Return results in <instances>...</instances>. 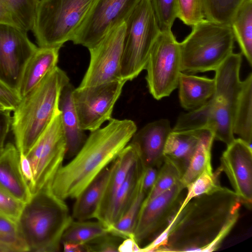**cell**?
<instances>
[{
	"label": "cell",
	"mask_w": 252,
	"mask_h": 252,
	"mask_svg": "<svg viewBox=\"0 0 252 252\" xmlns=\"http://www.w3.org/2000/svg\"><path fill=\"white\" fill-rule=\"evenodd\" d=\"M136 130L132 120L112 118L104 126L91 131L79 151L62 166L48 188L63 200L75 199L115 160Z\"/></svg>",
	"instance_id": "cell-2"
},
{
	"label": "cell",
	"mask_w": 252,
	"mask_h": 252,
	"mask_svg": "<svg viewBox=\"0 0 252 252\" xmlns=\"http://www.w3.org/2000/svg\"><path fill=\"white\" fill-rule=\"evenodd\" d=\"M12 13L20 27L28 32L32 31L39 0H0Z\"/></svg>",
	"instance_id": "cell-34"
},
{
	"label": "cell",
	"mask_w": 252,
	"mask_h": 252,
	"mask_svg": "<svg viewBox=\"0 0 252 252\" xmlns=\"http://www.w3.org/2000/svg\"><path fill=\"white\" fill-rule=\"evenodd\" d=\"M121 65L122 80L131 81L145 69L152 48L159 35L151 0H141L126 20Z\"/></svg>",
	"instance_id": "cell-8"
},
{
	"label": "cell",
	"mask_w": 252,
	"mask_h": 252,
	"mask_svg": "<svg viewBox=\"0 0 252 252\" xmlns=\"http://www.w3.org/2000/svg\"><path fill=\"white\" fill-rule=\"evenodd\" d=\"M172 130L170 122L164 119L150 123L136 130L129 143L137 149L144 168H160L164 160L165 144Z\"/></svg>",
	"instance_id": "cell-17"
},
{
	"label": "cell",
	"mask_w": 252,
	"mask_h": 252,
	"mask_svg": "<svg viewBox=\"0 0 252 252\" xmlns=\"http://www.w3.org/2000/svg\"><path fill=\"white\" fill-rule=\"evenodd\" d=\"M233 132L249 145L252 142V74L241 82L233 123Z\"/></svg>",
	"instance_id": "cell-25"
},
{
	"label": "cell",
	"mask_w": 252,
	"mask_h": 252,
	"mask_svg": "<svg viewBox=\"0 0 252 252\" xmlns=\"http://www.w3.org/2000/svg\"><path fill=\"white\" fill-rule=\"evenodd\" d=\"M230 26L235 39L250 66L252 65V0H245Z\"/></svg>",
	"instance_id": "cell-27"
},
{
	"label": "cell",
	"mask_w": 252,
	"mask_h": 252,
	"mask_svg": "<svg viewBox=\"0 0 252 252\" xmlns=\"http://www.w3.org/2000/svg\"><path fill=\"white\" fill-rule=\"evenodd\" d=\"M159 168L150 166L144 168L141 178V185L144 192L147 194L156 181Z\"/></svg>",
	"instance_id": "cell-41"
},
{
	"label": "cell",
	"mask_w": 252,
	"mask_h": 252,
	"mask_svg": "<svg viewBox=\"0 0 252 252\" xmlns=\"http://www.w3.org/2000/svg\"><path fill=\"white\" fill-rule=\"evenodd\" d=\"M178 87L181 106L186 110H193L204 105L214 94L215 79L198 76L181 72Z\"/></svg>",
	"instance_id": "cell-24"
},
{
	"label": "cell",
	"mask_w": 252,
	"mask_h": 252,
	"mask_svg": "<svg viewBox=\"0 0 252 252\" xmlns=\"http://www.w3.org/2000/svg\"><path fill=\"white\" fill-rule=\"evenodd\" d=\"M227 175L242 204L251 209L252 203V146L239 138L229 145L220 158L218 168Z\"/></svg>",
	"instance_id": "cell-16"
},
{
	"label": "cell",
	"mask_w": 252,
	"mask_h": 252,
	"mask_svg": "<svg viewBox=\"0 0 252 252\" xmlns=\"http://www.w3.org/2000/svg\"><path fill=\"white\" fill-rule=\"evenodd\" d=\"M66 143L58 108L50 123L25 156L30 165L32 195L46 188L65 158Z\"/></svg>",
	"instance_id": "cell-9"
},
{
	"label": "cell",
	"mask_w": 252,
	"mask_h": 252,
	"mask_svg": "<svg viewBox=\"0 0 252 252\" xmlns=\"http://www.w3.org/2000/svg\"><path fill=\"white\" fill-rule=\"evenodd\" d=\"M118 252H140L141 248L133 238L125 239L118 247Z\"/></svg>",
	"instance_id": "cell-43"
},
{
	"label": "cell",
	"mask_w": 252,
	"mask_h": 252,
	"mask_svg": "<svg viewBox=\"0 0 252 252\" xmlns=\"http://www.w3.org/2000/svg\"><path fill=\"white\" fill-rule=\"evenodd\" d=\"M214 139L213 132L207 129L201 137L189 166L180 180L181 183L185 188L204 171L213 170L211 159Z\"/></svg>",
	"instance_id": "cell-28"
},
{
	"label": "cell",
	"mask_w": 252,
	"mask_h": 252,
	"mask_svg": "<svg viewBox=\"0 0 252 252\" xmlns=\"http://www.w3.org/2000/svg\"><path fill=\"white\" fill-rule=\"evenodd\" d=\"M21 100L18 92L0 79V105L5 110L13 111Z\"/></svg>",
	"instance_id": "cell-40"
},
{
	"label": "cell",
	"mask_w": 252,
	"mask_h": 252,
	"mask_svg": "<svg viewBox=\"0 0 252 252\" xmlns=\"http://www.w3.org/2000/svg\"><path fill=\"white\" fill-rule=\"evenodd\" d=\"M11 111L0 110V149L4 146L6 137L11 128Z\"/></svg>",
	"instance_id": "cell-42"
},
{
	"label": "cell",
	"mask_w": 252,
	"mask_h": 252,
	"mask_svg": "<svg viewBox=\"0 0 252 252\" xmlns=\"http://www.w3.org/2000/svg\"><path fill=\"white\" fill-rule=\"evenodd\" d=\"M221 172L217 169L204 171L194 181L187 187V193L180 209L182 208L191 199L209 193L219 188L220 176Z\"/></svg>",
	"instance_id": "cell-35"
},
{
	"label": "cell",
	"mask_w": 252,
	"mask_h": 252,
	"mask_svg": "<svg viewBox=\"0 0 252 252\" xmlns=\"http://www.w3.org/2000/svg\"><path fill=\"white\" fill-rule=\"evenodd\" d=\"M24 204L0 187V216L17 221Z\"/></svg>",
	"instance_id": "cell-38"
},
{
	"label": "cell",
	"mask_w": 252,
	"mask_h": 252,
	"mask_svg": "<svg viewBox=\"0 0 252 252\" xmlns=\"http://www.w3.org/2000/svg\"><path fill=\"white\" fill-rule=\"evenodd\" d=\"M0 23L13 24L21 27L12 13L2 4L0 1Z\"/></svg>",
	"instance_id": "cell-44"
},
{
	"label": "cell",
	"mask_w": 252,
	"mask_h": 252,
	"mask_svg": "<svg viewBox=\"0 0 252 252\" xmlns=\"http://www.w3.org/2000/svg\"><path fill=\"white\" fill-rule=\"evenodd\" d=\"M141 0H94L72 41L88 49L127 19Z\"/></svg>",
	"instance_id": "cell-14"
},
{
	"label": "cell",
	"mask_w": 252,
	"mask_h": 252,
	"mask_svg": "<svg viewBox=\"0 0 252 252\" xmlns=\"http://www.w3.org/2000/svg\"><path fill=\"white\" fill-rule=\"evenodd\" d=\"M0 252H29L17 221L0 216Z\"/></svg>",
	"instance_id": "cell-32"
},
{
	"label": "cell",
	"mask_w": 252,
	"mask_h": 252,
	"mask_svg": "<svg viewBox=\"0 0 252 252\" xmlns=\"http://www.w3.org/2000/svg\"><path fill=\"white\" fill-rule=\"evenodd\" d=\"M112 170V164L106 167L75 198L72 217L76 220L95 218Z\"/></svg>",
	"instance_id": "cell-23"
},
{
	"label": "cell",
	"mask_w": 252,
	"mask_h": 252,
	"mask_svg": "<svg viewBox=\"0 0 252 252\" xmlns=\"http://www.w3.org/2000/svg\"><path fill=\"white\" fill-rule=\"evenodd\" d=\"M122 238L109 233L85 244L86 252H118Z\"/></svg>",
	"instance_id": "cell-39"
},
{
	"label": "cell",
	"mask_w": 252,
	"mask_h": 252,
	"mask_svg": "<svg viewBox=\"0 0 252 252\" xmlns=\"http://www.w3.org/2000/svg\"><path fill=\"white\" fill-rule=\"evenodd\" d=\"M207 129L172 130L169 134L164 147L163 157L174 163L183 176Z\"/></svg>",
	"instance_id": "cell-21"
},
{
	"label": "cell",
	"mask_w": 252,
	"mask_h": 252,
	"mask_svg": "<svg viewBox=\"0 0 252 252\" xmlns=\"http://www.w3.org/2000/svg\"><path fill=\"white\" fill-rule=\"evenodd\" d=\"M160 31L171 30L178 18L177 0H151Z\"/></svg>",
	"instance_id": "cell-36"
},
{
	"label": "cell",
	"mask_w": 252,
	"mask_h": 252,
	"mask_svg": "<svg viewBox=\"0 0 252 252\" xmlns=\"http://www.w3.org/2000/svg\"><path fill=\"white\" fill-rule=\"evenodd\" d=\"M241 53L233 52L215 71V91L204 105L189 113L188 119L194 128H206L214 139L226 145L235 139L233 123L241 88L240 70Z\"/></svg>",
	"instance_id": "cell-4"
},
{
	"label": "cell",
	"mask_w": 252,
	"mask_h": 252,
	"mask_svg": "<svg viewBox=\"0 0 252 252\" xmlns=\"http://www.w3.org/2000/svg\"><path fill=\"white\" fill-rule=\"evenodd\" d=\"M74 88L70 82L63 88L58 104L66 143V158H72L77 153L87 137L81 126L74 105L72 96Z\"/></svg>",
	"instance_id": "cell-20"
},
{
	"label": "cell",
	"mask_w": 252,
	"mask_h": 252,
	"mask_svg": "<svg viewBox=\"0 0 252 252\" xmlns=\"http://www.w3.org/2000/svg\"><path fill=\"white\" fill-rule=\"evenodd\" d=\"M182 176L177 165L170 160L164 158L155 184L144 202L149 201L170 189L180 181Z\"/></svg>",
	"instance_id": "cell-33"
},
{
	"label": "cell",
	"mask_w": 252,
	"mask_h": 252,
	"mask_svg": "<svg viewBox=\"0 0 252 252\" xmlns=\"http://www.w3.org/2000/svg\"><path fill=\"white\" fill-rule=\"evenodd\" d=\"M126 30L125 21L112 29L95 45L88 49L90 63L79 87L122 80L120 72Z\"/></svg>",
	"instance_id": "cell-13"
},
{
	"label": "cell",
	"mask_w": 252,
	"mask_h": 252,
	"mask_svg": "<svg viewBox=\"0 0 252 252\" xmlns=\"http://www.w3.org/2000/svg\"><path fill=\"white\" fill-rule=\"evenodd\" d=\"M60 48L38 47L24 68L18 93L22 98L57 66Z\"/></svg>",
	"instance_id": "cell-22"
},
{
	"label": "cell",
	"mask_w": 252,
	"mask_h": 252,
	"mask_svg": "<svg viewBox=\"0 0 252 252\" xmlns=\"http://www.w3.org/2000/svg\"><path fill=\"white\" fill-rule=\"evenodd\" d=\"M245 0H203L204 18L230 25L236 11Z\"/></svg>",
	"instance_id": "cell-31"
},
{
	"label": "cell",
	"mask_w": 252,
	"mask_h": 252,
	"mask_svg": "<svg viewBox=\"0 0 252 252\" xmlns=\"http://www.w3.org/2000/svg\"><path fill=\"white\" fill-rule=\"evenodd\" d=\"M126 82L120 80L73 89L72 99L84 130H95L112 118L114 106Z\"/></svg>",
	"instance_id": "cell-12"
},
{
	"label": "cell",
	"mask_w": 252,
	"mask_h": 252,
	"mask_svg": "<svg viewBox=\"0 0 252 252\" xmlns=\"http://www.w3.org/2000/svg\"><path fill=\"white\" fill-rule=\"evenodd\" d=\"M94 0H39L32 31L39 47L71 41Z\"/></svg>",
	"instance_id": "cell-7"
},
{
	"label": "cell",
	"mask_w": 252,
	"mask_h": 252,
	"mask_svg": "<svg viewBox=\"0 0 252 252\" xmlns=\"http://www.w3.org/2000/svg\"><path fill=\"white\" fill-rule=\"evenodd\" d=\"M178 18L183 23L192 27L204 18L203 0H177Z\"/></svg>",
	"instance_id": "cell-37"
},
{
	"label": "cell",
	"mask_w": 252,
	"mask_h": 252,
	"mask_svg": "<svg viewBox=\"0 0 252 252\" xmlns=\"http://www.w3.org/2000/svg\"><path fill=\"white\" fill-rule=\"evenodd\" d=\"M146 196L142 189L140 179L136 194L130 206L123 216L108 228V232L123 239L133 238L140 210Z\"/></svg>",
	"instance_id": "cell-30"
},
{
	"label": "cell",
	"mask_w": 252,
	"mask_h": 252,
	"mask_svg": "<svg viewBox=\"0 0 252 252\" xmlns=\"http://www.w3.org/2000/svg\"><path fill=\"white\" fill-rule=\"evenodd\" d=\"M0 187L24 203L32 196L21 168L19 152L11 143L0 149Z\"/></svg>",
	"instance_id": "cell-19"
},
{
	"label": "cell",
	"mask_w": 252,
	"mask_h": 252,
	"mask_svg": "<svg viewBox=\"0 0 252 252\" xmlns=\"http://www.w3.org/2000/svg\"><path fill=\"white\" fill-rule=\"evenodd\" d=\"M242 204L232 190L218 189L191 199L164 231L142 252H212L236 224Z\"/></svg>",
	"instance_id": "cell-1"
},
{
	"label": "cell",
	"mask_w": 252,
	"mask_h": 252,
	"mask_svg": "<svg viewBox=\"0 0 252 252\" xmlns=\"http://www.w3.org/2000/svg\"><path fill=\"white\" fill-rule=\"evenodd\" d=\"M139 157L137 149L129 143L113 162L112 172L97 213L108 204L125 181L131 166Z\"/></svg>",
	"instance_id": "cell-26"
},
{
	"label": "cell",
	"mask_w": 252,
	"mask_h": 252,
	"mask_svg": "<svg viewBox=\"0 0 252 252\" xmlns=\"http://www.w3.org/2000/svg\"><path fill=\"white\" fill-rule=\"evenodd\" d=\"M73 220L64 200L46 188L24 203L17 223L29 252H54Z\"/></svg>",
	"instance_id": "cell-5"
},
{
	"label": "cell",
	"mask_w": 252,
	"mask_h": 252,
	"mask_svg": "<svg viewBox=\"0 0 252 252\" xmlns=\"http://www.w3.org/2000/svg\"><path fill=\"white\" fill-rule=\"evenodd\" d=\"M37 48L27 31L0 23V79L17 92L25 66Z\"/></svg>",
	"instance_id": "cell-15"
},
{
	"label": "cell",
	"mask_w": 252,
	"mask_h": 252,
	"mask_svg": "<svg viewBox=\"0 0 252 252\" xmlns=\"http://www.w3.org/2000/svg\"><path fill=\"white\" fill-rule=\"evenodd\" d=\"M63 245V251L65 252H86L85 245H80L74 243H64Z\"/></svg>",
	"instance_id": "cell-45"
},
{
	"label": "cell",
	"mask_w": 252,
	"mask_h": 252,
	"mask_svg": "<svg viewBox=\"0 0 252 252\" xmlns=\"http://www.w3.org/2000/svg\"><path fill=\"white\" fill-rule=\"evenodd\" d=\"M181 63L179 42L171 30L160 31L145 69L147 87L155 99L169 96L178 87Z\"/></svg>",
	"instance_id": "cell-10"
},
{
	"label": "cell",
	"mask_w": 252,
	"mask_h": 252,
	"mask_svg": "<svg viewBox=\"0 0 252 252\" xmlns=\"http://www.w3.org/2000/svg\"><path fill=\"white\" fill-rule=\"evenodd\" d=\"M144 168L139 157L108 204L96 214L95 218L107 229L115 223L128 208L136 194Z\"/></svg>",
	"instance_id": "cell-18"
},
{
	"label": "cell",
	"mask_w": 252,
	"mask_h": 252,
	"mask_svg": "<svg viewBox=\"0 0 252 252\" xmlns=\"http://www.w3.org/2000/svg\"><path fill=\"white\" fill-rule=\"evenodd\" d=\"M186 193V188L180 181L151 200L143 201L133 233V238L141 249L154 241L167 228L179 210Z\"/></svg>",
	"instance_id": "cell-11"
},
{
	"label": "cell",
	"mask_w": 252,
	"mask_h": 252,
	"mask_svg": "<svg viewBox=\"0 0 252 252\" xmlns=\"http://www.w3.org/2000/svg\"><path fill=\"white\" fill-rule=\"evenodd\" d=\"M108 233L107 228L98 220H73L63 233L61 242L83 245Z\"/></svg>",
	"instance_id": "cell-29"
},
{
	"label": "cell",
	"mask_w": 252,
	"mask_h": 252,
	"mask_svg": "<svg viewBox=\"0 0 252 252\" xmlns=\"http://www.w3.org/2000/svg\"><path fill=\"white\" fill-rule=\"evenodd\" d=\"M69 83L67 74L57 66L21 98L11 128L20 155H27L48 126L59 108L61 91Z\"/></svg>",
	"instance_id": "cell-3"
},
{
	"label": "cell",
	"mask_w": 252,
	"mask_h": 252,
	"mask_svg": "<svg viewBox=\"0 0 252 252\" xmlns=\"http://www.w3.org/2000/svg\"><path fill=\"white\" fill-rule=\"evenodd\" d=\"M0 110H5L1 105H0Z\"/></svg>",
	"instance_id": "cell-46"
},
{
	"label": "cell",
	"mask_w": 252,
	"mask_h": 252,
	"mask_svg": "<svg viewBox=\"0 0 252 252\" xmlns=\"http://www.w3.org/2000/svg\"><path fill=\"white\" fill-rule=\"evenodd\" d=\"M235 39L230 26L204 19L192 27L179 42L181 71H215L233 53Z\"/></svg>",
	"instance_id": "cell-6"
}]
</instances>
